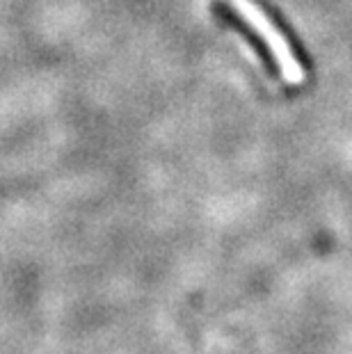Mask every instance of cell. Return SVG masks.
Masks as SVG:
<instances>
[{"label":"cell","instance_id":"obj_1","mask_svg":"<svg viewBox=\"0 0 352 354\" xmlns=\"http://www.w3.org/2000/svg\"><path fill=\"white\" fill-rule=\"evenodd\" d=\"M229 7L241 17L247 26L254 30V35L266 44L268 50L275 59L277 69H279L281 78L288 85H302L304 82V66L295 57L293 46L284 37V32L272 24V19L254 3V0H229Z\"/></svg>","mask_w":352,"mask_h":354}]
</instances>
